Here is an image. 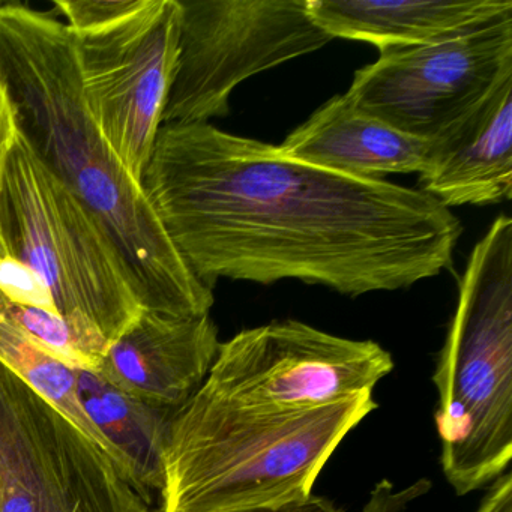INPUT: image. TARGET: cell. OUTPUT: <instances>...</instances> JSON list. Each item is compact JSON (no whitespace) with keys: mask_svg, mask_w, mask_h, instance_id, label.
Here are the masks:
<instances>
[{"mask_svg":"<svg viewBox=\"0 0 512 512\" xmlns=\"http://www.w3.org/2000/svg\"><path fill=\"white\" fill-rule=\"evenodd\" d=\"M476 512H512L511 473H502L499 478L494 479V484Z\"/></svg>","mask_w":512,"mask_h":512,"instance_id":"cell-21","label":"cell"},{"mask_svg":"<svg viewBox=\"0 0 512 512\" xmlns=\"http://www.w3.org/2000/svg\"><path fill=\"white\" fill-rule=\"evenodd\" d=\"M392 370L391 353L374 341L278 320L220 343L203 386L242 403L311 407L373 392Z\"/></svg>","mask_w":512,"mask_h":512,"instance_id":"cell-9","label":"cell"},{"mask_svg":"<svg viewBox=\"0 0 512 512\" xmlns=\"http://www.w3.org/2000/svg\"><path fill=\"white\" fill-rule=\"evenodd\" d=\"M0 317L17 326L44 352L71 368L95 370L109 347V341L94 329L82 328L52 311L11 304L2 295Z\"/></svg>","mask_w":512,"mask_h":512,"instance_id":"cell-17","label":"cell"},{"mask_svg":"<svg viewBox=\"0 0 512 512\" xmlns=\"http://www.w3.org/2000/svg\"><path fill=\"white\" fill-rule=\"evenodd\" d=\"M308 13L332 38L379 50L437 43L512 13V0H307Z\"/></svg>","mask_w":512,"mask_h":512,"instance_id":"cell-13","label":"cell"},{"mask_svg":"<svg viewBox=\"0 0 512 512\" xmlns=\"http://www.w3.org/2000/svg\"><path fill=\"white\" fill-rule=\"evenodd\" d=\"M431 482L421 479L416 484L410 485L407 490L392 491V485L388 481H382L376 490L371 493L370 502L365 506L364 512H398L407 503L412 502L421 494L430 490ZM233 512H344L325 497H317L311 494L304 500L281 503V505L259 506V508L242 509Z\"/></svg>","mask_w":512,"mask_h":512,"instance_id":"cell-18","label":"cell"},{"mask_svg":"<svg viewBox=\"0 0 512 512\" xmlns=\"http://www.w3.org/2000/svg\"><path fill=\"white\" fill-rule=\"evenodd\" d=\"M143 193L191 271L340 295L409 289L452 265L463 226L430 194L338 175L209 124L161 125Z\"/></svg>","mask_w":512,"mask_h":512,"instance_id":"cell-1","label":"cell"},{"mask_svg":"<svg viewBox=\"0 0 512 512\" xmlns=\"http://www.w3.org/2000/svg\"><path fill=\"white\" fill-rule=\"evenodd\" d=\"M427 146L428 140L361 112L344 94L326 101L277 149L284 157L338 175L383 179L421 172Z\"/></svg>","mask_w":512,"mask_h":512,"instance_id":"cell-12","label":"cell"},{"mask_svg":"<svg viewBox=\"0 0 512 512\" xmlns=\"http://www.w3.org/2000/svg\"><path fill=\"white\" fill-rule=\"evenodd\" d=\"M82 409L137 493L154 503L164 488V452L178 409L155 406L118 388L92 368H74Z\"/></svg>","mask_w":512,"mask_h":512,"instance_id":"cell-14","label":"cell"},{"mask_svg":"<svg viewBox=\"0 0 512 512\" xmlns=\"http://www.w3.org/2000/svg\"><path fill=\"white\" fill-rule=\"evenodd\" d=\"M92 121L142 185L178 61L179 0H56Z\"/></svg>","mask_w":512,"mask_h":512,"instance_id":"cell-6","label":"cell"},{"mask_svg":"<svg viewBox=\"0 0 512 512\" xmlns=\"http://www.w3.org/2000/svg\"><path fill=\"white\" fill-rule=\"evenodd\" d=\"M0 364L13 371L32 391L37 392L50 406L55 407L65 418L70 419L79 430L91 437L112 458L109 446L82 409V404L77 397L74 368L68 367L55 356L44 352L17 326L2 317H0Z\"/></svg>","mask_w":512,"mask_h":512,"instance_id":"cell-16","label":"cell"},{"mask_svg":"<svg viewBox=\"0 0 512 512\" xmlns=\"http://www.w3.org/2000/svg\"><path fill=\"white\" fill-rule=\"evenodd\" d=\"M218 347L209 314L175 317L145 310L109 344L95 370L148 403L179 409L205 382Z\"/></svg>","mask_w":512,"mask_h":512,"instance_id":"cell-11","label":"cell"},{"mask_svg":"<svg viewBox=\"0 0 512 512\" xmlns=\"http://www.w3.org/2000/svg\"><path fill=\"white\" fill-rule=\"evenodd\" d=\"M0 295L11 304L58 313L46 281L34 268L7 251L0 253Z\"/></svg>","mask_w":512,"mask_h":512,"instance_id":"cell-19","label":"cell"},{"mask_svg":"<svg viewBox=\"0 0 512 512\" xmlns=\"http://www.w3.org/2000/svg\"><path fill=\"white\" fill-rule=\"evenodd\" d=\"M373 392L311 407L248 404L200 386L170 422L163 512H233L304 500Z\"/></svg>","mask_w":512,"mask_h":512,"instance_id":"cell-3","label":"cell"},{"mask_svg":"<svg viewBox=\"0 0 512 512\" xmlns=\"http://www.w3.org/2000/svg\"><path fill=\"white\" fill-rule=\"evenodd\" d=\"M443 473L457 494L499 478L512 458V220L470 253L433 374Z\"/></svg>","mask_w":512,"mask_h":512,"instance_id":"cell-4","label":"cell"},{"mask_svg":"<svg viewBox=\"0 0 512 512\" xmlns=\"http://www.w3.org/2000/svg\"><path fill=\"white\" fill-rule=\"evenodd\" d=\"M0 76L20 133L104 224L133 274L143 308L175 317L209 314L214 289L182 259L142 185L125 172L89 115L65 23L28 5H0Z\"/></svg>","mask_w":512,"mask_h":512,"instance_id":"cell-2","label":"cell"},{"mask_svg":"<svg viewBox=\"0 0 512 512\" xmlns=\"http://www.w3.org/2000/svg\"><path fill=\"white\" fill-rule=\"evenodd\" d=\"M19 134V118H17L16 107H14L4 79L0 76V191H2V184H4L8 158H10L11 152L16 146ZM0 250L5 251L2 236H0Z\"/></svg>","mask_w":512,"mask_h":512,"instance_id":"cell-20","label":"cell"},{"mask_svg":"<svg viewBox=\"0 0 512 512\" xmlns=\"http://www.w3.org/2000/svg\"><path fill=\"white\" fill-rule=\"evenodd\" d=\"M38 512H163L143 499L115 461L65 418Z\"/></svg>","mask_w":512,"mask_h":512,"instance_id":"cell-15","label":"cell"},{"mask_svg":"<svg viewBox=\"0 0 512 512\" xmlns=\"http://www.w3.org/2000/svg\"><path fill=\"white\" fill-rule=\"evenodd\" d=\"M419 185L448 209L511 200L512 73L428 140Z\"/></svg>","mask_w":512,"mask_h":512,"instance_id":"cell-10","label":"cell"},{"mask_svg":"<svg viewBox=\"0 0 512 512\" xmlns=\"http://www.w3.org/2000/svg\"><path fill=\"white\" fill-rule=\"evenodd\" d=\"M379 52L356 71L347 98L389 127L430 140L512 73V13L448 40Z\"/></svg>","mask_w":512,"mask_h":512,"instance_id":"cell-8","label":"cell"},{"mask_svg":"<svg viewBox=\"0 0 512 512\" xmlns=\"http://www.w3.org/2000/svg\"><path fill=\"white\" fill-rule=\"evenodd\" d=\"M5 251L41 275L58 313L109 344L145 311L118 245L97 215L35 154L22 133L0 191Z\"/></svg>","mask_w":512,"mask_h":512,"instance_id":"cell-5","label":"cell"},{"mask_svg":"<svg viewBox=\"0 0 512 512\" xmlns=\"http://www.w3.org/2000/svg\"><path fill=\"white\" fill-rule=\"evenodd\" d=\"M178 61L161 125L209 124L229 115L250 77L317 52L332 38L307 0H179Z\"/></svg>","mask_w":512,"mask_h":512,"instance_id":"cell-7","label":"cell"}]
</instances>
